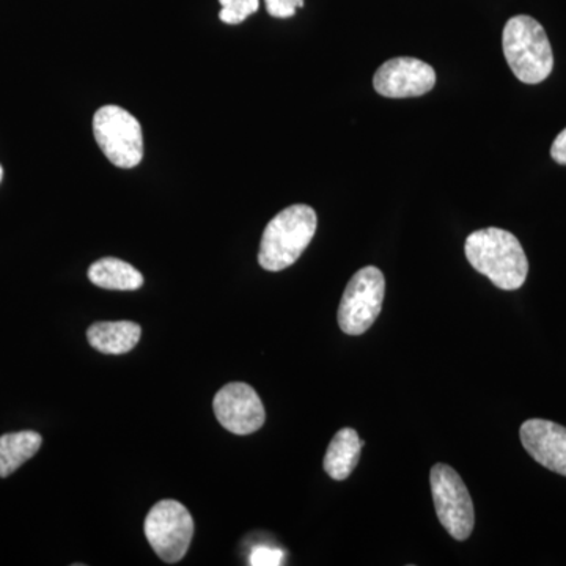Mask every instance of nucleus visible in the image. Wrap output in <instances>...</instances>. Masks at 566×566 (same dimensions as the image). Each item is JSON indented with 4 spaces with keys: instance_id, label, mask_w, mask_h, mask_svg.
I'll list each match as a JSON object with an SVG mask.
<instances>
[{
    "instance_id": "5",
    "label": "nucleus",
    "mask_w": 566,
    "mask_h": 566,
    "mask_svg": "<svg viewBox=\"0 0 566 566\" xmlns=\"http://www.w3.org/2000/svg\"><path fill=\"white\" fill-rule=\"evenodd\" d=\"M430 483L439 523L458 542H464L474 531L475 512L463 479L455 469L439 463L431 469Z\"/></svg>"
},
{
    "instance_id": "13",
    "label": "nucleus",
    "mask_w": 566,
    "mask_h": 566,
    "mask_svg": "<svg viewBox=\"0 0 566 566\" xmlns=\"http://www.w3.org/2000/svg\"><path fill=\"white\" fill-rule=\"evenodd\" d=\"M88 279L93 285L115 292H136L144 285V275L133 264L112 256L93 263L88 270Z\"/></svg>"
},
{
    "instance_id": "4",
    "label": "nucleus",
    "mask_w": 566,
    "mask_h": 566,
    "mask_svg": "<svg viewBox=\"0 0 566 566\" xmlns=\"http://www.w3.org/2000/svg\"><path fill=\"white\" fill-rule=\"evenodd\" d=\"M93 134L106 158L120 169H133L144 158L140 123L122 107L104 106L93 117Z\"/></svg>"
},
{
    "instance_id": "7",
    "label": "nucleus",
    "mask_w": 566,
    "mask_h": 566,
    "mask_svg": "<svg viewBox=\"0 0 566 566\" xmlns=\"http://www.w3.org/2000/svg\"><path fill=\"white\" fill-rule=\"evenodd\" d=\"M145 535L158 557L177 564L188 553L193 536V520L177 501L158 502L145 520Z\"/></svg>"
},
{
    "instance_id": "18",
    "label": "nucleus",
    "mask_w": 566,
    "mask_h": 566,
    "mask_svg": "<svg viewBox=\"0 0 566 566\" xmlns=\"http://www.w3.org/2000/svg\"><path fill=\"white\" fill-rule=\"evenodd\" d=\"M551 156H553L554 161L560 164V166H566V128L558 134L556 140L553 142Z\"/></svg>"
},
{
    "instance_id": "6",
    "label": "nucleus",
    "mask_w": 566,
    "mask_h": 566,
    "mask_svg": "<svg viewBox=\"0 0 566 566\" xmlns=\"http://www.w3.org/2000/svg\"><path fill=\"white\" fill-rule=\"evenodd\" d=\"M386 281L381 271L365 266L353 275L338 305V326L348 335L367 333L385 301Z\"/></svg>"
},
{
    "instance_id": "12",
    "label": "nucleus",
    "mask_w": 566,
    "mask_h": 566,
    "mask_svg": "<svg viewBox=\"0 0 566 566\" xmlns=\"http://www.w3.org/2000/svg\"><path fill=\"white\" fill-rule=\"evenodd\" d=\"M365 442L360 441L359 434L353 428H342L334 436L329 447H327L326 457H324V471L331 479L337 482H344L353 474L357 463H359L360 452Z\"/></svg>"
},
{
    "instance_id": "1",
    "label": "nucleus",
    "mask_w": 566,
    "mask_h": 566,
    "mask_svg": "<svg viewBox=\"0 0 566 566\" xmlns=\"http://www.w3.org/2000/svg\"><path fill=\"white\" fill-rule=\"evenodd\" d=\"M465 259L497 289L515 292L526 282L528 260L515 234L506 230H476L464 243Z\"/></svg>"
},
{
    "instance_id": "16",
    "label": "nucleus",
    "mask_w": 566,
    "mask_h": 566,
    "mask_svg": "<svg viewBox=\"0 0 566 566\" xmlns=\"http://www.w3.org/2000/svg\"><path fill=\"white\" fill-rule=\"evenodd\" d=\"M285 551L281 547L260 545L252 549L249 556V565L252 566H279L285 560Z\"/></svg>"
},
{
    "instance_id": "8",
    "label": "nucleus",
    "mask_w": 566,
    "mask_h": 566,
    "mask_svg": "<svg viewBox=\"0 0 566 566\" xmlns=\"http://www.w3.org/2000/svg\"><path fill=\"white\" fill-rule=\"evenodd\" d=\"M219 423L233 434H252L266 420L259 394L244 382H230L216 394L212 401Z\"/></svg>"
},
{
    "instance_id": "17",
    "label": "nucleus",
    "mask_w": 566,
    "mask_h": 566,
    "mask_svg": "<svg viewBox=\"0 0 566 566\" xmlns=\"http://www.w3.org/2000/svg\"><path fill=\"white\" fill-rule=\"evenodd\" d=\"M268 13L274 18H292L297 9H303L304 0H264Z\"/></svg>"
},
{
    "instance_id": "9",
    "label": "nucleus",
    "mask_w": 566,
    "mask_h": 566,
    "mask_svg": "<svg viewBox=\"0 0 566 566\" xmlns=\"http://www.w3.org/2000/svg\"><path fill=\"white\" fill-rule=\"evenodd\" d=\"M436 71L415 57H395L379 66L374 87L386 98H415L433 91Z\"/></svg>"
},
{
    "instance_id": "11",
    "label": "nucleus",
    "mask_w": 566,
    "mask_h": 566,
    "mask_svg": "<svg viewBox=\"0 0 566 566\" xmlns=\"http://www.w3.org/2000/svg\"><path fill=\"white\" fill-rule=\"evenodd\" d=\"M142 329L133 322H99L87 331L88 344L103 354H125L139 344Z\"/></svg>"
},
{
    "instance_id": "15",
    "label": "nucleus",
    "mask_w": 566,
    "mask_h": 566,
    "mask_svg": "<svg viewBox=\"0 0 566 566\" xmlns=\"http://www.w3.org/2000/svg\"><path fill=\"white\" fill-rule=\"evenodd\" d=\"M219 3L222 6L219 18L226 24L232 25L248 20L260 7V0H219Z\"/></svg>"
},
{
    "instance_id": "14",
    "label": "nucleus",
    "mask_w": 566,
    "mask_h": 566,
    "mask_svg": "<svg viewBox=\"0 0 566 566\" xmlns=\"http://www.w3.org/2000/svg\"><path fill=\"white\" fill-rule=\"evenodd\" d=\"M41 436L35 431H18L0 436V476H9L39 452Z\"/></svg>"
},
{
    "instance_id": "2",
    "label": "nucleus",
    "mask_w": 566,
    "mask_h": 566,
    "mask_svg": "<svg viewBox=\"0 0 566 566\" xmlns=\"http://www.w3.org/2000/svg\"><path fill=\"white\" fill-rule=\"evenodd\" d=\"M316 226V212L308 205H293L279 212L264 229L260 266L273 273L292 266L314 240Z\"/></svg>"
},
{
    "instance_id": "19",
    "label": "nucleus",
    "mask_w": 566,
    "mask_h": 566,
    "mask_svg": "<svg viewBox=\"0 0 566 566\" xmlns=\"http://www.w3.org/2000/svg\"><path fill=\"white\" fill-rule=\"evenodd\" d=\"M2 177H3V170H2V166H0V181H2Z\"/></svg>"
},
{
    "instance_id": "3",
    "label": "nucleus",
    "mask_w": 566,
    "mask_h": 566,
    "mask_svg": "<svg viewBox=\"0 0 566 566\" xmlns=\"http://www.w3.org/2000/svg\"><path fill=\"white\" fill-rule=\"evenodd\" d=\"M502 48L513 74L524 84H539L554 69V54L545 29L527 14H517L506 22Z\"/></svg>"
},
{
    "instance_id": "10",
    "label": "nucleus",
    "mask_w": 566,
    "mask_h": 566,
    "mask_svg": "<svg viewBox=\"0 0 566 566\" xmlns=\"http://www.w3.org/2000/svg\"><path fill=\"white\" fill-rule=\"evenodd\" d=\"M521 442L536 463L566 476V428L543 419L521 424Z\"/></svg>"
}]
</instances>
